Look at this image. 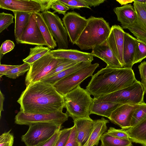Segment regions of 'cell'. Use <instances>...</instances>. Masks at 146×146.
<instances>
[{"label": "cell", "instance_id": "9c48e42d", "mask_svg": "<svg viewBox=\"0 0 146 146\" xmlns=\"http://www.w3.org/2000/svg\"><path fill=\"white\" fill-rule=\"evenodd\" d=\"M69 115L62 110L51 113L31 114L24 113L20 111L15 116V123L17 124L29 126L34 123L47 122L62 125L68 120Z\"/></svg>", "mask_w": 146, "mask_h": 146}, {"label": "cell", "instance_id": "ba28073f", "mask_svg": "<svg viewBox=\"0 0 146 146\" xmlns=\"http://www.w3.org/2000/svg\"><path fill=\"white\" fill-rule=\"evenodd\" d=\"M99 65L91 64L82 68L56 82L53 86L56 91L64 96L80 85L86 78L92 77Z\"/></svg>", "mask_w": 146, "mask_h": 146}, {"label": "cell", "instance_id": "ac0fdd59", "mask_svg": "<svg viewBox=\"0 0 146 146\" xmlns=\"http://www.w3.org/2000/svg\"><path fill=\"white\" fill-rule=\"evenodd\" d=\"M50 52L56 58L67 59L80 62L91 63L94 59L93 56L91 53L83 52L76 49H58L51 50Z\"/></svg>", "mask_w": 146, "mask_h": 146}, {"label": "cell", "instance_id": "2e32d148", "mask_svg": "<svg viewBox=\"0 0 146 146\" xmlns=\"http://www.w3.org/2000/svg\"><path fill=\"white\" fill-rule=\"evenodd\" d=\"M0 8L13 12L31 14L41 11L40 6L35 0H0Z\"/></svg>", "mask_w": 146, "mask_h": 146}, {"label": "cell", "instance_id": "9a60e30c", "mask_svg": "<svg viewBox=\"0 0 146 146\" xmlns=\"http://www.w3.org/2000/svg\"><path fill=\"white\" fill-rule=\"evenodd\" d=\"M136 18L134 23L127 28L137 39L146 42V4L134 1Z\"/></svg>", "mask_w": 146, "mask_h": 146}, {"label": "cell", "instance_id": "836d02e7", "mask_svg": "<svg viewBox=\"0 0 146 146\" xmlns=\"http://www.w3.org/2000/svg\"><path fill=\"white\" fill-rule=\"evenodd\" d=\"M14 16L11 14L5 13H0V33L7 28L11 24L13 23Z\"/></svg>", "mask_w": 146, "mask_h": 146}, {"label": "cell", "instance_id": "e0dca14e", "mask_svg": "<svg viewBox=\"0 0 146 146\" xmlns=\"http://www.w3.org/2000/svg\"><path fill=\"white\" fill-rule=\"evenodd\" d=\"M92 56L98 57L112 68H123L118 59L109 47L106 40L102 44L96 46L90 53Z\"/></svg>", "mask_w": 146, "mask_h": 146}, {"label": "cell", "instance_id": "60d3db41", "mask_svg": "<svg viewBox=\"0 0 146 146\" xmlns=\"http://www.w3.org/2000/svg\"><path fill=\"white\" fill-rule=\"evenodd\" d=\"M14 43L10 40H7L5 41L2 44L0 47V56H3L11 50L15 46Z\"/></svg>", "mask_w": 146, "mask_h": 146}, {"label": "cell", "instance_id": "7bdbcfd3", "mask_svg": "<svg viewBox=\"0 0 146 146\" xmlns=\"http://www.w3.org/2000/svg\"><path fill=\"white\" fill-rule=\"evenodd\" d=\"M60 130L56 132L48 140L36 146H54L58 138L60 133Z\"/></svg>", "mask_w": 146, "mask_h": 146}, {"label": "cell", "instance_id": "d590c367", "mask_svg": "<svg viewBox=\"0 0 146 146\" xmlns=\"http://www.w3.org/2000/svg\"><path fill=\"white\" fill-rule=\"evenodd\" d=\"M50 8L54 11V13L57 12L59 14H62L64 15L67 11L70 9L60 0H51Z\"/></svg>", "mask_w": 146, "mask_h": 146}, {"label": "cell", "instance_id": "83f0119b", "mask_svg": "<svg viewBox=\"0 0 146 146\" xmlns=\"http://www.w3.org/2000/svg\"><path fill=\"white\" fill-rule=\"evenodd\" d=\"M102 146H132V141L130 139H122L111 136L106 132L100 139Z\"/></svg>", "mask_w": 146, "mask_h": 146}, {"label": "cell", "instance_id": "7402d4cb", "mask_svg": "<svg viewBox=\"0 0 146 146\" xmlns=\"http://www.w3.org/2000/svg\"><path fill=\"white\" fill-rule=\"evenodd\" d=\"M122 105L111 102H96L93 100L90 106L89 114H95L109 119L112 112Z\"/></svg>", "mask_w": 146, "mask_h": 146}, {"label": "cell", "instance_id": "f1b7e54d", "mask_svg": "<svg viewBox=\"0 0 146 146\" xmlns=\"http://www.w3.org/2000/svg\"><path fill=\"white\" fill-rule=\"evenodd\" d=\"M51 50L48 47L43 46H36L30 48L29 53L27 57L23 60L25 63L31 64L44 56Z\"/></svg>", "mask_w": 146, "mask_h": 146}, {"label": "cell", "instance_id": "b9f144b4", "mask_svg": "<svg viewBox=\"0 0 146 146\" xmlns=\"http://www.w3.org/2000/svg\"><path fill=\"white\" fill-rule=\"evenodd\" d=\"M138 68L141 78V82L144 88L145 93L146 94V61L142 62L138 66Z\"/></svg>", "mask_w": 146, "mask_h": 146}, {"label": "cell", "instance_id": "5b68a950", "mask_svg": "<svg viewBox=\"0 0 146 146\" xmlns=\"http://www.w3.org/2000/svg\"><path fill=\"white\" fill-rule=\"evenodd\" d=\"M145 91L141 82L137 80L131 85L113 92L101 96L93 100L121 104H139L144 102Z\"/></svg>", "mask_w": 146, "mask_h": 146}, {"label": "cell", "instance_id": "ee69618b", "mask_svg": "<svg viewBox=\"0 0 146 146\" xmlns=\"http://www.w3.org/2000/svg\"><path fill=\"white\" fill-rule=\"evenodd\" d=\"M19 65H7L0 64V77L4 75V74L8 71L20 66Z\"/></svg>", "mask_w": 146, "mask_h": 146}, {"label": "cell", "instance_id": "f907efd6", "mask_svg": "<svg viewBox=\"0 0 146 146\" xmlns=\"http://www.w3.org/2000/svg\"><path fill=\"white\" fill-rule=\"evenodd\" d=\"M101 146H102L101 145Z\"/></svg>", "mask_w": 146, "mask_h": 146}, {"label": "cell", "instance_id": "6da1fadb", "mask_svg": "<svg viewBox=\"0 0 146 146\" xmlns=\"http://www.w3.org/2000/svg\"><path fill=\"white\" fill-rule=\"evenodd\" d=\"M17 102L20 111L28 113H51L64 108L63 96L53 85L41 81L26 86Z\"/></svg>", "mask_w": 146, "mask_h": 146}, {"label": "cell", "instance_id": "bcb514c9", "mask_svg": "<svg viewBox=\"0 0 146 146\" xmlns=\"http://www.w3.org/2000/svg\"><path fill=\"white\" fill-rule=\"evenodd\" d=\"M84 1L90 7L92 6L95 7L103 3L105 1L104 0H84Z\"/></svg>", "mask_w": 146, "mask_h": 146}, {"label": "cell", "instance_id": "74e56055", "mask_svg": "<svg viewBox=\"0 0 146 146\" xmlns=\"http://www.w3.org/2000/svg\"><path fill=\"white\" fill-rule=\"evenodd\" d=\"M109 135L117 138L124 139H129L128 134L126 130L123 129H116L110 127L106 132Z\"/></svg>", "mask_w": 146, "mask_h": 146}, {"label": "cell", "instance_id": "4316f807", "mask_svg": "<svg viewBox=\"0 0 146 146\" xmlns=\"http://www.w3.org/2000/svg\"><path fill=\"white\" fill-rule=\"evenodd\" d=\"M91 64L89 62H80L74 66L60 72L49 77L43 79L40 81L46 82L53 85L56 82L62 78L79 69Z\"/></svg>", "mask_w": 146, "mask_h": 146}, {"label": "cell", "instance_id": "4dcf8cb0", "mask_svg": "<svg viewBox=\"0 0 146 146\" xmlns=\"http://www.w3.org/2000/svg\"><path fill=\"white\" fill-rule=\"evenodd\" d=\"M146 58V42L137 39L133 64L140 62Z\"/></svg>", "mask_w": 146, "mask_h": 146}, {"label": "cell", "instance_id": "d6a6232c", "mask_svg": "<svg viewBox=\"0 0 146 146\" xmlns=\"http://www.w3.org/2000/svg\"><path fill=\"white\" fill-rule=\"evenodd\" d=\"M79 62L72 60L61 58L58 65L56 68L48 75L45 78L51 76Z\"/></svg>", "mask_w": 146, "mask_h": 146}, {"label": "cell", "instance_id": "484cf974", "mask_svg": "<svg viewBox=\"0 0 146 146\" xmlns=\"http://www.w3.org/2000/svg\"><path fill=\"white\" fill-rule=\"evenodd\" d=\"M15 19L14 34L17 43L20 38L31 14L18 11L13 12Z\"/></svg>", "mask_w": 146, "mask_h": 146}, {"label": "cell", "instance_id": "30bf717a", "mask_svg": "<svg viewBox=\"0 0 146 146\" xmlns=\"http://www.w3.org/2000/svg\"><path fill=\"white\" fill-rule=\"evenodd\" d=\"M42 13L53 38L57 43L58 49H67L68 35L60 18L54 12L48 11Z\"/></svg>", "mask_w": 146, "mask_h": 146}, {"label": "cell", "instance_id": "7dc6e473", "mask_svg": "<svg viewBox=\"0 0 146 146\" xmlns=\"http://www.w3.org/2000/svg\"><path fill=\"white\" fill-rule=\"evenodd\" d=\"M5 100V97L4 95L0 91V117L1 118V113L2 111H4L3 109V103Z\"/></svg>", "mask_w": 146, "mask_h": 146}, {"label": "cell", "instance_id": "44dd1931", "mask_svg": "<svg viewBox=\"0 0 146 146\" xmlns=\"http://www.w3.org/2000/svg\"><path fill=\"white\" fill-rule=\"evenodd\" d=\"M137 39L129 33H125L123 48L124 68H132Z\"/></svg>", "mask_w": 146, "mask_h": 146}, {"label": "cell", "instance_id": "7a4b0ae2", "mask_svg": "<svg viewBox=\"0 0 146 146\" xmlns=\"http://www.w3.org/2000/svg\"><path fill=\"white\" fill-rule=\"evenodd\" d=\"M136 80L132 68L106 66L93 76L86 90L96 98L125 88Z\"/></svg>", "mask_w": 146, "mask_h": 146}, {"label": "cell", "instance_id": "ffe728a7", "mask_svg": "<svg viewBox=\"0 0 146 146\" xmlns=\"http://www.w3.org/2000/svg\"><path fill=\"white\" fill-rule=\"evenodd\" d=\"M131 5L127 4L122 7H115L113 9L117 20L120 22L123 29H127L132 25L136 20V12L133 6Z\"/></svg>", "mask_w": 146, "mask_h": 146}, {"label": "cell", "instance_id": "d6986e66", "mask_svg": "<svg viewBox=\"0 0 146 146\" xmlns=\"http://www.w3.org/2000/svg\"><path fill=\"white\" fill-rule=\"evenodd\" d=\"M77 132V138L80 146L87 142L93 130L95 120L91 118H79L74 120Z\"/></svg>", "mask_w": 146, "mask_h": 146}, {"label": "cell", "instance_id": "7c38bea8", "mask_svg": "<svg viewBox=\"0 0 146 146\" xmlns=\"http://www.w3.org/2000/svg\"><path fill=\"white\" fill-rule=\"evenodd\" d=\"M36 13L31 14L17 44L47 46L36 21Z\"/></svg>", "mask_w": 146, "mask_h": 146}, {"label": "cell", "instance_id": "c3c4849f", "mask_svg": "<svg viewBox=\"0 0 146 146\" xmlns=\"http://www.w3.org/2000/svg\"><path fill=\"white\" fill-rule=\"evenodd\" d=\"M116 1L118 2L121 5H125L128 3H131L134 1V0H116Z\"/></svg>", "mask_w": 146, "mask_h": 146}, {"label": "cell", "instance_id": "8d00e7d4", "mask_svg": "<svg viewBox=\"0 0 146 146\" xmlns=\"http://www.w3.org/2000/svg\"><path fill=\"white\" fill-rule=\"evenodd\" d=\"M72 127L60 130V133L54 146H65L70 135Z\"/></svg>", "mask_w": 146, "mask_h": 146}, {"label": "cell", "instance_id": "5bb4252c", "mask_svg": "<svg viewBox=\"0 0 146 146\" xmlns=\"http://www.w3.org/2000/svg\"><path fill=\"white\" fill-rule=\"evenodd\" d=\"M125 32L118 25H114L111 27L109 35L106 41L112 51L123 68V48L124 35Z\"/></svg>", "mask_w": 146, "mask_h": 146}, {"label": "cell", "instance_id": "681fc988", "mask_svg": "<svg viewBox=\"0 0 146 146\" xmlns=\"http://www.w3.org/2000/svg\"><path fill=\"white\" fill-rule=\"evenodd\" d=\"M134 1L141 3L146 4V0H134Z\"/></svg>", "mask_w": 146, "mask_h": 146}, {"label": "cell", "instance_id": "603a6c76", "mask_svg": "<svg viewBox=\"0 0 146 146\" xmlns=\"http://www.w3.org/2000/svg\"><path fill=\"white\" fill-rule=\"evenodd\" d=\"M108 120L104 117L95 120V123L92 132L88 139L83 146H97L102 135L107 129V123Z\"/></svg>", "mask_w": 146, "mask_h": 146}, {"label": "cell", "instance_id": "3957f363", "mask_svg": "<svg viewBox=\"0 0 146 146\" xmlns=\"http://www.w3.org/2000/svg\"><path fill=\"white\" fill-rule=\"evenodd\" d=\"M110 30L109 23L103 18L91 16L75 44L81 50H92L107 40Z\"/></svg>", "mask_w": 146, "mask_h": 146}, {"label": "cell", "instance_id": "f35d334b", "mask_svg": "<svg viewBox=\"0 0 146 146\" xmlns=\"http://www.w3.org/2000/svg\"><path fill=\"white\" fill-rule=\"evenodd\" d=\"M11 130L5 132L0 136V146H13L14 141L13 135L10 133Z\"/></svg>", "mask_w": 146, "mask_h": 146}, {"label": "cell", "instance_id": "f6af8a7d", "mask_svg": "<svg viewBox=\"0 0 146 146\" xmlns=\"http://www.w3.org/2000/svg\"><path fill=\"white\" fill-rule=\"evenodd\" d=\"M40 6L42 12L50 9L51 0H35Z\"/></svg>", "mask_w": 146, "mask_h": 146}, {"label": "cell", "instance_id": "8fae6325", "mask_svg": "<svg viewBox=\"0 0 146 146\" xmlns=\"http://www.w3.org/2000/svg\"><path fill=\"white\" fill-rule=\"evenodd\" d=\"M70 41L75 44L87 24V19L74 11L68 12L62 18Z\"/></svg>", "mask_w": 146, "mask_h": 146}, {"label": "cell", "instance_id": "d4e9b609", "mask_svg": "<svg viewBox=\"0 0 146 146\" xmlns=\"http://www.w3.org/2000/svg\"><path fill=\"white\" fill-rule=\"evenodd\" d=\"M36 23L48 47L51 49L54 48L57 46V43L53 38L42 13H36Z\"/></svg>", "mask_w": 146, "mask_h": 146}, {"label": "cell", "instance_id": "52a82bcc", "mask_svg": "<svg viewBox=\"0 0 146 146\" xmlns=\"http://www.w3.org/2000/svg\"><path fill=\"white\" fill-rule=\"evenodd\" d=\"M50 51L30 64V69L25 78L26 86L31 83L40 81L44 78L58 65L61 58L54 57Z\"/></svg>", "mask_w": 146, "mask_h": 146}, {"label": "cell", "instance_id": "e575fe53", "mask_svg": "<svg viewBox=\"0 0 146 146\" xmlns=\"http://www.w3.org/2000/svg\"><path fill=\"white\" fill-rule=\"evenodd\" d=\"M60 1L70 9H79L82 7L91 9L89 5L84 1V0H60Z\"/></svg>", "mask_w": 146, "mask_h": 146}, {"label": "cell", "instance_id": "ab89813d", "mask_svg": "<svg viewBox=\"0 0 146 146\" xmlns=\"http://www.w3.org/2000/svg\"><path fill=\"white\" fill-rule=\"evenodd\" d=\"M65 146H80L77 138V132L76 126L72 127L69 138Z\"/></svg>", "mask_w": 146, "mask_h": 146}, {"label": "cell", "instance_id": "cb8c5ba5", "mask_svg": "<svg viewBox=\"0 0 146 146\" xmlns=\"http://www.w3.org/2000/svg\"><path fill=\"white\" fill-rule=\"evenodd\" d=\"M125 130L132 142L146 146V119Z\"/></svg>", "mask_w": 146, "mask_h": 146}, {"label": "cell", "instance_id": "4fadbf2b", "mask_svg": "<svg viewBox=\"0 0 146 146\" xmlns=\"http://www.w3.org/2000/svg\"><path fill=\"white\" fill-rule=\"evenodd\" d=\"M142 103L122 104L112 112L109 119L122 129H128L130 128V123L133 113Z\"/></svg>", "mask_w": 146, "mask_h": 146}, {"label": "cell", "instance_id": "277c9868", "mask_svg": "<svg viewBox=\"0 0 146 146\" xmlns=\"http://www.w3.org/2000/svg\"><path fill=\"white\" fill-rule=\"evenodd\" d=\"M86 89L79 85L63 96L64 108L69 116L73 120L79 118H91L89 109L93 98Z\"/></svg>", "mask_w": 146, "mask_h": 146}, {"label": "cell", "instance_id": "8992f818", "mask_svg": "<svg viewBox=\"0 0 146 146\" xmlns=\"http://www.w3.org/2000/svg\"><path fill=\"white\" fill-rule=\"evenodd\" d=\"M29 126L28 130L21 137L26 146H36L47 141L62 127V125L47 122L34 123Z\"/></svg>", "mask_w": 146, "mask_h": 146}, {"label": "cell", "instance_id": "1f68e13d", "mask_svg": "<svg viewBox=\"0 0 146 146\" xmlns=\"http://www.w3.org/2000/svg\"><path fill=\"white\" fill-rule=\"evenodd\" d=\"M30 68V64L24 63L5 73L4 75L9 78L15 79L23 75Z\"/></svg>", "mask_w": 146, "mask_h": 146}, {"label": "cell", "instance_id": "f546056e", "mask_svg": "<svg viewBox=\"0 0 146 146\" xmlns=\"http://www.w3.org/2000/svg\"><path fill=\"white\" fill-rule=\"evenodd\" d=\"M146 119V103L144 102L134 111L131 117L130 127H133Z\"/></svg>", "mask_w": 146, "mask_h": 146}]
</instances>
